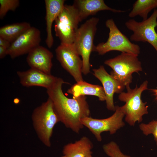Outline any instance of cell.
Instances as JSON below:
<instances>
[{
  "mask_svg": "<svg viewBox=\"0 0 157 157\" xmlns=\"http://www.w3.org/2000/svg\"><path fill=\"white\" fill-rule=\"evenodd\" d=\"M66 83L61 78H58L47 93L51 100L55 111L60 122L67 128L78 133L84 127L81 120L90 116V112L85 96L68 98L64 94L63 85Z\"/></svg>",
  "mask_w": 157,
  "mask_h": 157,
  "instance_id": "obj_1",
  "label": "cell"
},
{
  "mask_svg": "<svg viewBox=\"0 0 157 157\" xmlns=\"http://www.w3.org/2000/svg\"><path fill=\"white\" fill-rule=\"evenodd\" d=\"M32 119L34 129L39 139L45 146L50 147L53 129L60 121L49 98L34 110Z\"/></svg>",
  "mask_w": 157,
  "mask_h": 157,
  "instance_id": "obj_2",
  "label": "cell"
},
{
  "mask_svg": "<svg viewBox=\"0 0 157 157\" xmlns=\"http://www.w3.org/2000/svg\"><path fill=\"white\" fill-rule=\"evenodd\" d=\"M148 82L144 81L138 87L137 85L133 89L129 86L126 87L127 92L119 94L118 98L125 103L124 108L125 121L131 126H134L136 122H141L143 115L148 113L147 103L143 102L141 99L142 92L148 89Z\"/></svg>",
  "mask_w": 157,
  "mask_h": 157,
  "instance_id": "obj_3",
  "label": "cell"
},
{
  "mask_svg": "<svg viewBox=\"0 0 157 157\" xmlns=\"http://www.w3.org/2000/svg\"><path fill=\"white\" fill-rule=\"evenodd\" d=\"M99 21L98 18L92 17L82 24L77 30L73 43L81 57L82 73L85 75L90 72V57L92 52L93 51L94 46L93 41Z\"/></svg>",
  "mask_w": 157,
  "mask_h": 157,
  "instance_id": "obj_4",
  "label": "cell"
},
{
  "mask_svg": "<svg viewBox=\"0 0 157 157\" xmlns=\"http://www.w3.org/2000/svg\"><path fill=\"white\" fill-rule=\"evenodd\" d=\"M105 24L109 30L108 40L105 42H102L94 45L93 51L101 55L113 51L139 55L140 53V46L132 43L120 31L113 19L107 20Z\"/></svg>",
  "mask_w": 157,
  "mask_h": 157,
  "instance_id": "obj_5",
  "label": "cell"
},
{
  "mask_svg": "<svg viewBox=\"0 0 157 157\" xmlns=\"http://www.w3.org/2000/svg\"><path fill=\"white\" fill-rule=\"evenodd\" d=\"M138 56L126 53L106 60L104 63L113 69L110 74L125 87L129 86L132 80V74L142 71Z\"/></svg>",
  "mask_w": 157,
  "mask_h": 157,
  "instance_id": "obj_6",
  "label": "cell"
},
{
  "mask_svg": "<svg viewBox=\"0 0 157 157\" xmlns=\"http://www.w3.org/2000/svg\"><path fill=\"white\" fill-rule=\"evenodd\" d=\"M80 22L78 11L74 5H65L54 22L55 35L61 43H73Z\"/></svg>",
  "mask_w": 157,
  "mask_h": 157,
  "instance_id": "obj_7",
  "label": "cell"
},
{
  "mask_svg": "<svg viewBox=\"0 0 157 157\" xmlns=\"http://www.w3.org/2000/svg\"><path fill=\"white\" fill-rule=\"evenodd\" d=\"M114 113L110 117L105 119H98L90 116L85 117L81 120L84 126L88 129L94 135L97 140L101 142V133L104 132H109L111 135L116 133L125 125L123 120L125 116L124 106H115Z\"/></svg>",
  "mask_w": 157,
  "mask_h": 157,
  "instance_id": "obj_8",
  "label": "cell"
},
{
  "mask_svg": "<svg viewBox=\"0 0 157 157\" xmlns=\"http://www.w3.org/2000/svg\"><path fill=\"white\" fill-rule=\"evenodd\" d=\"M157 8L146 19L137 22L131 19L126 21L125 25L133 32L130 37L131 41L147 42L151 44L157 52Z\"/></svg>",
  "mask_w": 157,
  "mask_h": 157,
  "instance_id": "obj_9",
  "label": "cell"
},
{
  "mask_svg": "<svg viewBox=\"0 0 157 157\" xmlns=\"http://www.w3.org/2000/svg\"><path fill=\"white\" fill-rule=\"evenodd\" d=\"M57 59L63 68L76 82L83 81L82 75L83 63L73 43H60L55 50Z\"/></svg>",
  "mask_w": 157,
  "mask_h": 157,
  "instance_id": "obj_10",
  "label": "cell"
},
{
  "mask_svg": "<svg viewBox=\"0 0 157 157\" xmlns=\"http://www.w3.org/2000/svg\"><path fill=\"white\" fill-rule=\"evenodd\" d=\"M41 40L40 31L31 26L12 42L7 49V54L12 59L28 54L40 45Z\"/></svg>",
  "mask_w": 157,
  "mask_h": 157,
  "instance_id": "obj_11",
  "label": "cell"
},
{
  "mask_svg": "<svg viewBox=\"0 0 157 157\" xmlns=\"http://www.w3.org/2000/svg\"><path fill=\"white\" fill-rule=\"evenodd\" d=\"M92 70L94 76L102 85L106 96L107 108L109 110L115 111L114 94L115 93L120 94L123 92L125 86L109 74L103 65L100 66L98 68L94 69Z\"/></svg>",
  "mask_w": 157,
  "mask_h": 157,
  "instance_id": "obj_12",
  "label": "cell"
},
{
  "mask_svg": "<svg viewBox=\"0 0 157 157\" xmlns=\"http://www.w3.org/2000/svg\"><path fill=\"white\" fill-rule=\"evenodd\" d=\"M17 73L22 85L40 86L47 89L51 87L58 78L32 68L25 71H18Z\"/></svg>",
  "mask_w": 157,
  "mask_h": 157,
  "instance_id": "obj_13",
  "label": "cell"
},
{
  "mask_svg": "<svg viewBox=\"0 0 157 157\" xmlns=\"http://www.w3.org/2000/svg\"><path fill=\"white\" fill-rule=\"evenodd\" d=\"M53 57L51 52L39 45L33 49L28 54L26 62L31 68L51 74Z\"/></svg>",
  "mask_w": 157,
  "mask_h": 157,
  "instance_id": "obj_14",
  "label": "cell"
},
{
  "mask_svg": "<svg viewBox=\"0 0 157 157\" xmlns=\"http://www.w3.org/2000/svg\"><path fill=\"white\" fill-rule=\"evenodd\" d=\"M73 5L77 10L80 22L101 11L108 10L115 13L126 11L109 7L103 0H76L74 1Z\"/></svg>",
  "mask_w": 157,
  "mask_h": 157,
  "instance_id": "obj_15",
  "label": "cell"
},
{
  "mask_svg": "<svg viewBox=\"0 0 157 157\" xmlns=\"http://www.w3.org/2000/svg\"><path fill=\"white\" fill-rule=\"evenodd\" d=\"M45 20L46 25L47 38L46 43L48 48L53 45L54 40L52 34V28L57 17L65 5L64 0H45Z\"/></svg>",
  "mask_w": 157,
  "mask_h": 157,
  "instance_id": "obj_16",
  "label": "cell"
},
{
  "mask_svg": "<svg viewBox=\"0 0 157 157\" xmlns=\"http://www.w3.org/2000/svg\"><path fill=\"white\" fill-rule=\"evenodd\" d=\"M93 144L87 137H81L74 143L65 145L61 157H93L92 150Z\"/></svg>",
  "mask_w": 157,
  "mask_h": 157,
  "instance_id": "obj_17",
  "label": "cell"
},
{
  "mask_svg": "<svg viewBox=\"0 0 157 157\" xmlns=\"http://www.w3.org/2000/svg\"><path fill=\"white\" fill-rule=\"evenodd\" d=\"M67 92L76 97L90 95L98 97L99 100L101 101L106 100V96L103 87L91 84L83 81L76 82L68 90Z\"/></svg>",
  "mask_w": 157,
  "mask_h": 157,
  "instance_id": "obj_18",
  "label": "cell"
},
{
  "mask_svg": "<svg viewBox=\"0 0 157 157\" xmlns=\"http://www.w3.org/2000/svg\"><path fill=\"white\" fill-rule=\"evenodd\" d=\"M31 27L30 24L26 22L4 25L0 28V37L11 43Z\"/></svg>",
  "mask_w": 157,
  "mask_h": 157,
  "instance_id": "obj_19",
  "label": "cell"
},
{
  "mask_svg": "<svg viewBox=\"0 0 157 157\" xmlns=\"http://www.w3.org/2000/svg\"><path fill=\"white\" fill-rule=\"evenodd\" d=\"M157 8V0H137L133 4L129 16L133 18L139 16L145 20L148 18L149 12Z\"/></svg>",
  "mask_w": 157,
  "mask_h": 157,
  "instance_id": "obj_20",
  "label": "cell"
},
{
  "mask_svg": "<svg viewBox=\"0 0 157 157\" xmlns=\"http://www.w3.org/2000/svg\"><path fill=\"white\" fill-rule=\"evenodd\" d=\"M103 149L105 154L110 157H131L123 153L117 144L114 141L104 144Z\"/></svg>",
  "mask_w": 157,
  "mask_h": 157,
  "instance_id": "obj_21",
  "label": "cell"
},
{
  "mask_svg": "<svg viewBox=\"0 0 157 157\" xmlns=\"http://www.w3.org/2000/svg\"><path fill=\"white\" fill-rule=\"evenodd\" d=\"M19 4V0H0V19H3L9 11H15Z\"/></svg>",
  "mask_w": 157,
  "mask_h": 157,
  "instance_id": "obj_22",
  "label": "cell"
},
{
  "mask_svg": "<svg viewBox=\"0 0 157 157\" xmlns=\"http://www.w3.org/2000/svg\"><path fill=\"white\" fill-rule=\"evenodd\" d=\"M139 128L146 135L152 134L157 144V120H153L147 124L142 123L139 125Z\"/></svg>",
  "mask_w": 157,
  "mask_h": 157,
  "instance_id": "obj_23",
  "label": "cell"
},
{
  "mask_svg": "<svg viewBox=\"0 0 157 157\" xmlns=\"http://www.w3.org/2000/svg\"><path fill=\"white\" fill-rule=\"evenodd\" d=\"M11 43L7 40L0 37V46L8 49Z\"/></svg>",
  "mask_w": 157,
  "mask_h": 157,
  "instance_id": "obj_24",
  "label": "cell"
},
{
  "mask_svg": "<svg viewBox=\"0 0 157 157\" xmlns=\"http://www.w3.org/2000/svg\"><path fill=\"white\" fill-rule=\"evenodd\" d=\"M8 49L3 47L0 46V58L2 59L5 56L8 55Z\"/></svg>",
  "mask_w": 157,
  "mask_h": 157,
  "instance_id": "obj_25",
  "label": "cell"
},
{
  "mask_svg": "<svg viewBox=\"0 0 157 157\" xmlns=\"http://www.w3.org/2000/svg\"><path fill=\"white\" fill-rule=\"evenodd\" d=\"M152 92L154 94L156 97V99L157 101V89H153L151 90Z\"/></svg>",
  "mask_w": 157,
  "mask_h": 157,
  "instance_id": "obj_26",
  "label": "cell"
}]
</instances>
